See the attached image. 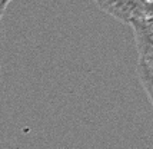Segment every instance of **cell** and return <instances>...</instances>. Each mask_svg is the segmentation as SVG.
<instances>
[{
    "label": "cell",
    "instance_id": "cell-1",
    "mask_svg": "<svg viewBox=\"0 0 153 149\" xmlns=\"http://www.w3.org/2000/svg\"><path fill=\"white\" fill-rule=\"evenodd\" d=\"M150 0H96V4L105 13L123 23H132L147 13Z\"/></svg>",
    "mask_w": 153,
    "mask_h": 149
},
{
    "label": "cell",
    "instance_id": "cell-2",
    "mask_svg": "<svg viewBox=\"0 0 153 149\" xmlns=\"http://www.w3.org/2000/svg\"><path fill=\"white\" fill-rule=\"evenodd\" d=\"M130 26L133 29L136 48L140 56L153 48V14H146L145 17L133 20Z\"/></svg>",
    "mask_w": 153,
    "mask_h": 149
},
{
    "label": "cell",
    "instance_id": "cell-3",
    "mask_svg": "<svg viewBox=\"0 0 153 149\" xmlns=\"http://www.w3.org/2000/svg\"><path fill=\"white\" fill-rule=\"evenodd\" d=\"M137 76H139V80L142 83V86L146 92L149 101L153 106V72L146 66L145 62L139 60L137 63Z\"/></svg>",
    "mask_w": 153,
    "mask_h": 149
},
{
    "label": "cell",
    "instance_id": "cell-4",
    "mask_svg": "<svg viewBox=\"0 0 153 149\" xmlns=\"http://www.w3.org/2000/svg\"><path fill=\"white\" fill-rule=\"evenodd\" d=\"M139 60L145 62L147 68H149L153 72V48H150L149 50H146V52H145L143 54H140V56H139Z\"/></svg>",
    "mask_w": 153,
    "mask_h": 149
},
{
    "label": "cell",
    "instance_id": "cell-5",
    "mask_svg": "<svg viewBox=\"0 0 153 149\" xmlns=\"http://www.w3.org/2000/svg\"><path fill=\"white\" fill-rule=\"evenodd\" d=\"M9 3H10V0H0V22H1V17H3L4 10H6V7Z\"/></svg>",
    "mask_w": 153,
    "mask_h": 149
}]
</instances>
